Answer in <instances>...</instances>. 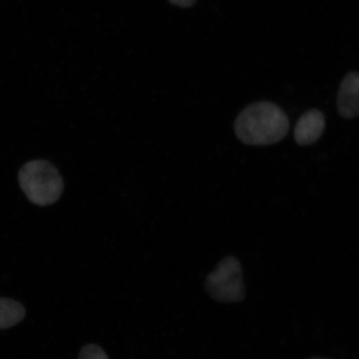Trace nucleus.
Wrapping results in <instances>:
<instances>
[{"instance_id":"nucleus-1","label":"nucleus","mask_w":359,"mask_h":359,"mask_svg":"<svg viewBox=\"0 0 359 359\" xmlns=\"http://www.w3.org/2000/svg\"><path fill=\"white\" fill-rule=\"evenodd\" d=\"M234 130L237 138L246 145H272L287 136L290 120L285 111L275 103L257 102L240 112Z\"/></svg>"},{"instance_id":"nucleus-2","label":"nucleus","mask_w":359,"mask_h":359,"mask_svg":"<svg viewBox=\"0 0 359 359\" xmlns=\"http://www.w3.org/2000/svg\"><path fill=\"white\" fill-rule=\"evenodd\" d=\"M18 178L22 191L34 205L55 204L64 191L65 184L60 172L48 161H29L22 165Z\"/></svg>"},{"instance_id":"nucleus-3","label":"nucleus","mask_w":359,"mask_h":359,"mask_svg":"<svg viewBox=\"0 0 359 359\" xmlns=\"http://www.w3.org/2000/svg\"><path fill=\"white\" fill-rule=\"evenodd\" d=\"M205 290L215 302H242L245 298V287L240 260L235 257L223 259L206 277Z\"/></svg>"},{"instance_id":"nucleus-4","label":"nucleus","mask_w":359,"mask_h":359,"mask_svg":"<svg viewBox=\"0 0 359 359\" xmlns=\"http://www.w3.org/2000/svg\"><path fill=\"white\" fill-rule=\"evenodd\" d=\"M326 128L325 116L320 110L313 109L300 116L294 128V140L298 145L307 147L316 143Z\"/></svg>"},{"instance_id":"nucleus-5","label":"nucleus","mask_w":359,"mask_h":359,"mask_svg":"<svg viewBox=\"0 0 359 359\" xmlns=\"http://www.w3.org/2000/svg\"><path fill=\"white\" fill-rule=\"evenodd\" d=\"M337 109L344 118L353 119L359 116V72H351L341 83Z\"/></svg>"},{"instance_id":"nucleus-6","label":"nucleus","mask_w":359,"mask_h":359,"mask_svg":"<svg viewBox=\"0 0 359 359\" xmlns=\"http://www.w3.org/2000/svg\"><path fill=\"white\" fill-rule=\"evenodd\" d=\"M26 311L22 305L12 299L0 298V330L10 329L20 323Z\"/></svg>"},{"instance_id":"nucleus-7","label":"nucleus","mask_w":359,"mask_h":359,"mask_svg":"<svg viewBox=\"0 0 359 359\" xmlns=\"http://www.w3.org/2000/svg\"><path fill=\"white\" fill-rule=\"evenodd\" d=\"M79 359H109V357L101 347L88 344L81 350Z\"/></svg>"},{"instance_id":"nucleus-8","label":"nucleus","mask_w":359,"mask_h":359,"mask_svg":"<svg viewBox=\"0 0 359 359\" xmlns=\"http://www.w3.org/2000/svg\"><path fill=\"white\" fill-rule=\"evenodd\" d=\"M169 1L175 6L180 7L187 8L191 7L194 4L196 0H169Z\"/></svg>"},{"instance_id":"nucleus-9","label":"nucleus","mask_w":359,"mask_h":359,"mask_svg":"<svg viewBox=\"0 0 359 359\" xmlns=\"http://www.w3.org/2000/svg\"><path fill=\"white\" fill-rule=\"evenodd\" d=\"M309 359H330V358H318V357H316V358H309Z\"/></svg>"}]
</instances>
